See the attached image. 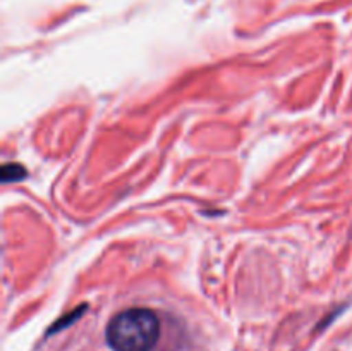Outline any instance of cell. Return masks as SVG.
Here are the masks:
<instances>
[{"label":"cell","instance_id":"obj_1","mask_svg":"<svg viewBox=\"0 0 352 351\" xmlns=\"http://www.w3.org/2000/svg\"><path fill=\"white\" fill-rule=\"evenodd\" d=\"M105 336L113 351H151L160 339V319L150 308H127L112 317Z\"/></svg>","mask_w":352,"mask_h":351}]
</instances>
